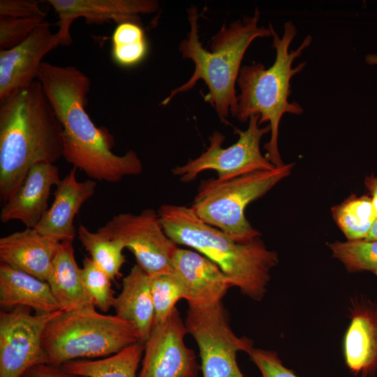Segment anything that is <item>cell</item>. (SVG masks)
Wrapping results in <instances>:
<instances>
[{
	"mask_svg": "<svg viewBox=\"0 0 377 377\" xmlns=\"http://www.w3.org/2000/svg\"><path fill=\"white\" fill-rule=\"evenodd\" d=\"M37 79L41 83L63 127V157L90 179L116 183L128 175H138L143 165L137 154L112 152L114 140L103 127L98 128L84 107L90 80L73 66L43 61Z\"/></svg>",
	"mask_w": 377,
	"mask_h": 377,
	"instance_id": "obj_1",
	"label": "cell"
},
{
	"mask_svg": "<svg viewBox=\"0 0 377 377\" xmlns=\"http://www.w3.org/2000/svg\"><path fill=\"white\" fill-rule=\"evenodd\" d=\"M63 127L37 79L0 101V196L5 203L29 170L63 157Z\"/></svg>",
	"mask_w": 377,
	"mask_h": 377,
	"instance_id": "obj_2",
	"label": "cell"
},
{
	"mask_svg": "<svg viewBox=\"0 0 377 377\" xmlns=\"http://www.w3.org/2000/svg\"><path fill=\"white\" fill-rule=\"evenodd\" d=\"M187 13L190 31L181 41L179 50L183 59L193 61L195 70L190 79L171 91L161 105H168L175 96L191 89L202 80L208 88L205 101L215 109L221 121L228 124L229 112L233 117L237 113L235 83L244 55L255 39L272 36L271 30L258 26L260 13L256 8L251 17L237 20L228 27L224 24L210 40V52L200 41L197 8L193 6Z\"/></svg>",
	"mask_w": 377,
	"mask_h": 377,
	"instance_id": "obj_3",
	"label": "cell"
},
{
	"mask_svg": "<svg viewBox=\"0 0 377 377\" xmlns=\"http://www.w3.org/2000/svg\"><path fill=\"white\" fill-rule=\"evenodd\" d=\"M166 235L176 244L191 247L216 264L232 287L261 300L267 292L270 272L278 254L258 237L240 243L202 221L186 206L163 205L157 211Z\"/></svg>",
	"mask_w": 377,
	"mask_h": 377,
	"instance_id": "obj_4",
	"label": "cell"
},
{
	"mask_svg": "<svg viewBox=\"0 0 377 377\" xmlns=\"http://www.w3.org/2000/svg\"><path fill=\"white\" fill-rule=\"evenodd\" d=\"M269 28L273 37L272 47L276 50L275 61L268 68L255 62L241 67L237 80L240 94L237 96L236 117L240 121H246L252 115H259L260 125L269 122L271 137L264 145L265 156L275 167H280L284 164L278 148L281 119L286 113L299 115L303 112L302 107L297 102H289L288 97L291 94V78L302 71L306 62L295 68L292 65L311 45L312 37L306 36L296 50L290 51V45L297 34L294 24L291 21L284 24L281 37L272 24Z\"/></svg>",
	"mask_w": 377,
	"mask_h": 377,
	"instance_id": "obj_5",
	"label": "cell"
},
{
	"mask_svg": "<svg viewBox=\"0 0 377 377\" xmlns=\"http://www.w3.org/2000/svg\"><path fill=\"white\" fill-rule=\"evenodd\" d=\"M140 341L132 323L94 308L59 313L45 327L42 347L45 364L61 366L82 358L108 357Z\"/></svg>",
	"mask_w": 377,
	"mask_h": 377,
	"instance_id": "obj_6",
	"label": "cell"
},
{
	"mask_svg": "<svg viewBox=\"0 0 377 377\" xmlns=\"http://www.w3.org/2000/svg\"><path fill=\"white\" fill-rule=\"evenodd\" d=\"M293 166L294 163L283 164L228 181L217 178L202 181L190 207L202 221L235 241L250 242L260 232L246 219V207L287 177Z\"/></svg>",
	"mask_w": 377,
	"mask_h": 377,
	"instance_id": "obj_7",
	"label": "cell"
},
{
	"mask_svg": "<svg viewBox=\"0 0 377 377\" xmlns=\"http://www.w3.org/2000/svg\"><path fill=\"white\" fill-rule=\"evenodd\" d=\"M184 323L198 344L202 377H244L237 353H248L253 343L234 333L222 302L188 306Z\"/></svg>",
	"mask_w": 377,
	"mask_h": 377,
	"instance_id": "obj_8",
	"label": "cell"
},
{
	"mask_svg": "<svg viewBox=\"0 0 377 377\" xmlns=\"http://www.w3.org/2000/svg\"><path fill=\"white\" fill-rule=\"evenodd\" d=\"M259 115H252L245 131H237L239 139L228 147H222L225 135L215 131L209 137V146L200 156L178 165L172 172L182 182L194 180L202 172H217L220 181L230 180L257 171L271 170L276 167L260 152V143L270 126L260 128Z\"/></svg>",
	"mask_w": 377,
	"mask_h": 377,
	"instance_id": "obj_9",
	"label": "cell"
},
{
	"mask_svg": "<svg viewBox=\"0 0 377 377\" xmlns=\"http://www.w3.org/2000/svg\"><path fill=\"white\" fill-rule=\"evenodd\" d=\"M97 231L120 241L150 276L172 272V258L177 246L165 233L155 210L146 209L138 214L120 213Z\"/></svg>",
	"mask_w": 377,
	"mask_h": 377,
	"instance_id": "obj_10",
	"label": "cell"
},
{
	"mask_svg": "<svg viewBox=\"0 0 377 377\" xmlns=\"http://www.w3.org/2000/svg\"><path fill=\"white\" fill-rule=\"evenodd\" d=\"M61 311L32 314L15 307L0 313V377H22L31 367L45 364L42 338L49 321Z\"/></svg>",
	"mask_w": 377,
	"mask_h": 377,
	"instance_id": "obj_11",
	"label": "cell"
},
{
	"mask_svg": "<svg viewBox=\"0 0 377 377\" xmlns=\"http://www.w3.org/2000/svg\"><path fill=\"white\" fill-rule=\"evenodd\" d=\"M187 334L176 307L165 320L154 324L145 342L138 377H198L200 365L194 351L184 343Z\"/></svg>",
	"mask_w": 377,
	"mask_h": 377,
	"instance_id": "obj_12",
	"label": "cell"
},
{
	"mask_svg": "<svg viewBox=\"0 0 377 377\" xmlns=\"http://www.w3.org/2000/svg\"><path fill=\"white\" fill-rule=\"evenodd\" d=\"M59 45L57 33L43 22L17 46L0 50V101L37 80L42 59Z\"/></svg>",
	"mask_w": 377,
	"mask_h": 377,
	"instance_id": "obj_13",
	"label": "cell"
},
{
	"mask_svg": "<svg viewBox=\"0 0 377 377\" xmlns=\"http://www.w3.org/2000/svg\"><path fill=\"white\" fill-rule=\"evenodd\" d=\"M58 14L59 45L72 43L70 27L78 17L88 23L101 24L110 20L120 24L135 22L140 14H149L159 8L154 0H48ZM136 23V22H135Z\"/></svg>",
	"mask_w": 377,
	"mask_h": 377,
	"instance_id": "obj_14",
	"label": "cell"
},
{
	"mask_svg": "<svg viewBox=\"0 0 377 377\" xmlns=\"http://www.w3.org/2000/svg\"><path fill=\"white\" fill-rule=\"evenodd\" d=\"M171 263L172 273L184 288L188 306L221 302L232 287L216 264L196 252L177 247Z\"/></svg>",
	"mask_w": 377,
	"mask_h": 377,
	"instance_id": "obj_15",
	"label": "cell"
},
{
	"mask_svg": "<svg viewBox=\"0 0 377 377\" xmlns=\"http://www.w3.org/2000/svg\"><path fill=\"white\" fill-rule=\"evenodd\" d=\"M61 179L59 168L54 163L35 164L15 194L4 203L1 221L17 220L26 228H34L48 209L51 188Z\"/></svg>",
	"mask_w": 377,
	"mask_h": 377,
	"instance_id": "obj_16",
	"label": "cell"
},
{
	"mask_svg": "<svg viewBox=\"0 0 377 377\" xmlns=\"http://www.w3.org/2000/svg\"><path fill=\"white\" fill-rule=\"evenodd\" d=\"M76 172L77 168L73 167L56 186L52 205L34 228L40 234L60 242H73L76 234L74 218L96 191L95 180L80 182Z\"/></svg>",
	"mask_w": 377,
	"mask_h": 377,
	"instance_id": "obj_17",
	"label": "cell"
},
{
	"mask_svg": "<svg viewBox=\"0 0 377 377\" xmlns=\"http://www.w3.org/2000/svg\"><path fill=\"white\" fill-rule=\"evenodd\" d=\"M350 318L343 339L346 364L356 377L373 376L377 373V305L355 302Z\"/></svg>",
	"mask_w": 377,
	"mask_h": 377,
	"instance_id": "obj_18",
	"label": "cell"
},
{
	"mask_svg": "<svg viewBox=\"0 0 377 377\" xmlns=\"http://www.w3.org/2000/svg\"><path fill=\"white\" fill-rule=\"evenodd\" d=\"M59 244L60 242L40 234L35 228H26L0 238V260L47 282Z\"/></svg>",
	"mask_w": 377,
	"mask_h": 377,
	"instance_id": "obj_19",
	"label": "cell"
},
{
	"mask_svg": "<svg viewBox=\"0 0 377 377\" xmlns=\"http://www.w3.org/2000/svg\"><path fill=\"white\" fill-rule=\"evenodd\" d=\"M0 305L2 308L27 307L36 314L61 311L50 285L6 264L0 265Z\"/></svg>",
	"mask_w": 377,
	"mask_h": 377,
	"instance_id": "obj_20",
	"label": "cell"
},
{
	"mask_svg": "<svg viewBox=\"0 0 377 377\" xmlns=\"http://www.w3.org/2000/svg\"><path fill=\"white\" fill-rule=\"evenodd\" d=\"M72 242H60L47 281L60 310L65 312L96 308L84 287Z\"/></svg>",
	"mask_w": 377,
	"mask_h": 377,
	"instance_id": "obj_21",
	"label": "cell"
},
{
	"mask_svg": "<svg viewBox=\"0 0 377 377\" xmlns=\"http://www.w3.org/2000/svg\"><path fill=\"white\" fill-rule=\"evenodd\" d=\"M116 316L130 322L137 329L141 341L148 339L154 320L151 276L138 264L122 280V289L115 297Z\"/></svg>",
	"mask_w": 377,
	"mask_h": 377,
	"instance_id": "obj_22",
	"label": "cell"
},
{
	"mask_svg": "<svg viewBox=\"0 0 377 377\" xmlns=\"http://www.w3.org/2000/svg\"><path fill=\"white\" fill-rule=\"evenodd\" d=\"M145 350L142 341L101 359L76 360L62 364L69 373L83 377H136Z\"/></svg>",
	"mask_w": 377,
	"mask_h": 377,
	"instance_id": "obj_23",
	"label": "cell"
},
{
	"mask_svg": "<svg viewBox=\"0 0 377 377\" xmlns=\"http://www.w3.org/2000/svg\"><path fill=\"white\" fill-rule=\"evenodd\" d=\"M332 216L348 240L367 239L377 219L369 195L350 196L332 208Z\"/></svg>",
	"mask_w": 377,
	"mask_h": 377,
	"instance_id": "obj_24",
	"label": "cell"
},
{
	"mask_svg": "<svg viewBox=\"0 0 377 377\" xmlns=\"http://www.w3.org/2000/svg\"><path fill=\"white\" fill-rule=\"evenodd\" d=\"M77 235L91 260L108 274L112 281L121 275L120 270L126 258L123 254L125 246L120 241L106 237L98 231L91 232L82 224L79 226Z\"/></svg>",
	"mask_w": 377,
	"mask_h": 377,
	"instance_id": "obj_25",
	"label": "cell"
},
{
	"mask_svg": "<svg viewBox=\"0 0 377 377\" xmlns=\"http://www.w3.org/2000/svg\"><path fill=\"white\" fill-rule=\"evenodd\" d=\"M112 56L119 65L130 67L138 64L147 53L144 31L135 22L119 24L112 36Z\"/></svg>",
	"mask_w": 377,
	"mask_h": 377,
	"instance_id": "obj_26",
	"label": "cell"
},
{
	"mask_svg": "<svg viewBox=\"0 0 377 377\" xmlns=\"http://www.w3.org/2000/svg\"><path fill=\"white\" fill-rule=\"evenodd\" d=\"M333 256L349 272L377 269V240L357 239L335 242L329 244Z\"/></svg>",
	"mask_w": 377,
	"mask_h": 377,
	"instance_id": "obj_27",
	"label": "cell"
},
{
	"mask_svg": "<svg viewBox=\"0 0 377 377\" xmlns=\"http://www.w3.org/2000/svg\"><path fill=\"white\" fill-rule=\"evenodd\" d=\"M151 291L154 307V324L165 320L180 299H185V290L172 273L151 276Z\"/></svg>",
	"mask_w": 377,
	"mask_h": 377,
	"instance_id": "obj_28",
	"label": "cell"
},
{
	"mask_svg": "<svg viewBox=\"0 0 377 377\" xmlns=\"http://www.w3.org/2000/svg\"><path fill=\"white\" fill-rule=\"evenodd\" d=\"M84 287L95 307L107 312L113 307L115 296L112 279L91 258L85 256L80 268Z\"/></svg>",
	"mask_w": 377,
	"mask_h": 377,
	"instance_id": "obj_29",
	"label": "cell"
},
{
	"mask_svg": "<svg viewBox=\"0 0 377 377\" xmlns=\"http://www.w3.org/2000/svg\"><path fill=\"white\" fill-rule=\"evenodd\" d=\"M43 22L41 17H0L1 50H8L20 44Z\"/></svg>",
	"mask_w": 377,
	"mask_h": 377,
	"instance_id": "obj_30",
	"label": "cell"
},
{
	"mask_svg": "<svg viewBox=\"0 0 377 377\" xmlns=\"http://www.w3.org/2000/svg\"><path fill=\"white\" fill-rule=\"evenodd\" d=\"M248 354L260 371V377H299L283 365L274 351L253 348Z\"/></svg>",
	"mask_w": 377,
	"mask_h": 377,
	"instance_id": "obj_31",
	"label": "cell"
},
{
	"mask_svg": "<svg viewBox=\"0 0 377 377\" xmlns=\"http://www.w3.org/2000/svg\"><path fill=\"white\" fill-rule=\"evenodd\" d=\"M47 14L32 0H1L0 17L29 18L41 17L45 19Z\"/></svg>",
	"mask_w": 377,
	"mask_h": 377,
	"instance_id": "obj_32",
	"label": "cell"
},
{
	"mask_svg": "<svg viewBox=\"0 0 377 377\" xmlns=\"http://www.w3.org/2000/svg\"><path fill=\"white\" fill-rule=\"evenodd\" d=\"M22 377H83L66 371L62 366L41 364L29 369Z\"/></svg>",
	"mask_w": 377,
	"mask_h": 377,
	"instance_id": "obj_33",
	"label": "cell"
},
{
	"mask_svg": "<svg viewBox=\"0 0 377 377\" xmlns=\"http://www.w3.org/2000/svg\"><path fill=\"white\" fill-rule=\"evenodd\" d=\"M364 184L369 192V196L377 219V175L367 176L364 179Z\"/></svg>",
	"mask_w": 377,
	"mask_h": 377,
	"instance_id": "obj_34",
	"label": "cell"
},
{
	"mask_svg": "<svg viewBox=\"0 0 377 377\" xmlns=\"http://www.w3.org/2000/svg\"><path fill=\"white\" fill-rule=\"evenodd\" d=\"M364 59L367 64L377 66V53H369L365 56Z\"/></svg>",
	"mask_w": 377,
	"mask_h": 377,
	"instance_id": "obj_35",
	"label": "cell"
},
{
	"mask_svg": "<svg viewBox=\"0 0 377 377\" xmlns=\"http://www.w3.org/2000/svg\"><path fill=\"white\" fill-rule=\"evenodd\" d=\"M366 239L377 240V219L374 221Z\"/></svg>",
	"mask_w": 377,
	"mask_h": 377,
	"instance_id": "obj_36",
	"label": "cell"
},
{
	"mask_svg": "<svg viewBox=\"0 0 377 377\" xmlns=\"http://www.w3.org/2000/svg\"><path fill=\"white\" fill-rule=\"evenodd\" d=\"M374 274L377 276V269L374 272Z\"/></svg>",
	"mask_w": 377,
	"mask_h": 377,
	"instance_id": "obj_37",
	"label": "cell"
}]
</instances>
